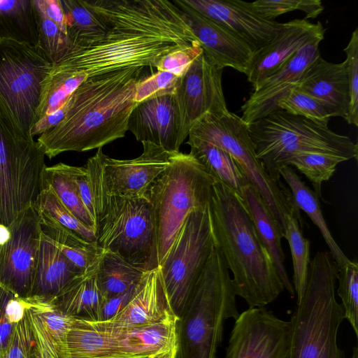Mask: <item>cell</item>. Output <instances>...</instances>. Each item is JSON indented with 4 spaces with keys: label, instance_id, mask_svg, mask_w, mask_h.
<instances>
[{
    "label": "cell",
    "instance_id": "6da1fadb",
    "mask_svg": "<svg viewBox=\"0 0 358 358\" xmlns=\"http://www.w3.org/2000/svg\"><path fill=\"white\" fill-rule=\"evenodd\" d=\"M106 27L103 38L71 48L53 64L93 77L122 69L156 67L167 54L200 45L173 1L83 0Z\"/></svg>",
    "mask_w": 358,
    "mask_h": 358
},
{
    "label": "cell",
    "instance_id": "7a4b0ae2",
    "mask_svg": "<svg viewBox=\"0 0 358 358\" xmlns=\"http://www.w3.org/2000/svg\"><path fill=\"white\" fill-rule=\"evenodd\" d=\"M143 69H122L87 78L71 94L64 119L38 137L45 156L51 159L66 152L99 149L123 138L137 105L136 85Z\"/></svg>",
    "mask_w": 358,
    "mask_h": 358
},
{
    "label": "cell",
    "instance_id": "3957f363",
    "mask_svg": "<svg viewBox=\"0 0 358 358\" xmlns=\"http://www.w3.org/2000/svg\"><path fill=\"white\" fill-rule=\"evenodd\" d=\"M208 208L215 246L233 275L236 296L249 308L275 301L285 287L241 196L214 179Z\"/></svg>",
    "mask_w": 358,
    "mask_h": 358
},
{
    "label": "cell",
    "instance_id": "277c9868",
    "mask_svg": "<svg viewBox=\"0 0 358 358\" xmlns=\"http://www.w3.org/2000/svg\"><path fill=\"white\" fill-rule=\"evenodd\" d=\"M338 272L329 251L310 260L303 296L289 321L288 358H345L337 341L344 320L335 296Z\"/></svg>",
    "mask_w": 358,
    "mask_h": 358
},
{
    "label": "cell",
    "instance_id": "5b68a950",
    "mask_svg": "<svg viewBox=\"0 0 358 358\" xmlns=\"http://www.w3.org/2000/svg\"><path fill=\"white\" fill-rule=\"evenodd\" d=\"M229 271L215 246L177 321L175 358H217L225 322L239 313Z\"/></svg>",
    "mask_w": 358,
    "mask_h": 358
},
{
    "label": "cell",
    "instance_id": "8992f818",
    "mask_svg": "<svg viewBox=\"0 0 358 358\" xmlns=\"http://www.w3.org/2000/svg\"><path fill=\"white\" fill-rule=\"evenodd\" d=\"M90 182L97 246L141 270L158 268L155 221L148 199L108 194L103 174L99 171L92 174Z\"/></svg>",
    "mask_w": 358,
    "mask_h": 358
},
{
    "label": "cell",
    "instance_id": "52a82bcc",
    "mask_svg": "<svg viewBox=\"0 0 358 358\" xmlns=\"http://www.w3.org/2000/svg\"><path fill=\"white\" fill-rule=\"evenodd\" d=\"M257 158L269 176L280 182V169L301 152H317L357 159L358 146L348 136L331 131L328 124L278 110L248 125Z\"/></svg>",
    "mask_w": 358,
    "mask_h": 358
},
{
    "label": "cell",
    "instance_id": "ba28073f",
    "mask_svg": "<svg viewBox=\"0 0 358 358\" xmlns=\"http://www.w3.org/2000/svg\"><path fill=\"white\" fill-rule=\"evenodd\" d=\"M213 181L190 153L172 152L146 195L154 213L159 266L189 214L208 206Z\"/></svg>",
    "mask_w": 358,
    "mask_h": 358
},
{
    "label": "cell",
    "instance_id": "9c48e42d",
    "mask_svg": "<svg viewBox=\"0 0 358 358\" xmlns=\"http://www.w3.org/2000/svg\"><path fill=\"white\" fill-rule=\"evenodd\" d=\"M178 320L123 328L76 317L67 335L68 358H175Z\"/></svg>",
    "mask_w": 358,
    "mask_h": 358
},
{
    "label": "cell",
    "instance_id": "30bf717a",
    "mask_svg": "<svg viewBox=\"0 0 358 358\" xmlns=\"http://www.w3.org/2000/svg\"><path fill=\"white\" fill-rule=\"evenodd\" d=\"M189 136L223 149L236 160L284 234L285 215L294 213L301 217L290 190L282 182L273 180L257 158L249 126L241 117L229 111L217 115L207 114L192 126Z\"/></svg>",
    "mask_w": 358,
    "mask_h": 358
},
{
    "label": "cell",
    "instance_id": "8fae6325",
    "mask_svg": "<svg viewBox=\"0 0 358 358\" xmlns=\"http://www.w3.org/2000/svg\"><path fill=\"white\" fill-rule=\"evenodd\" d=\"M45 155L0 108V222L8 226L31 206L41 189Z\"/></svg>",
    "mask_w": 358,
    "mask_h": 358
},
{
    "label": "cell",
    "instance_id": "7c38bea8",
    "mask_svg": "<svg viewBox=\"0 0 358 358\" xmlns=\"http://www.w3.org/2000/svg\"><path fill=\"white\" fill-rule=\"evenodd\" d=\"M52 66L36 45L2 38L0 107L18 131L29 138H32L30 129L39 104L42 83Z\"/></svg>",
    "mask_w": 358,
    "mask_h": 358
},
{
    "label": "cell",
    "instance_id": "4fadbf2b",
    "mask_svg": "<svg viewBox=\"0 0 358 358\" xmlns=\"http://www.w3.org/2000/svg\"><path fill=\"white\" fill-rule=\"evenodd\" d=\"M214 248L208 206L189 214L159 266L169 299L178 316L188 301Z\"/></svg>",
    "mask_w": 358,
    "mask_h": 358
},
{
    "label": "cell",
    "instance_id": "5bb4252c",
    "mask_svg": "<svg viewBox=\"0 0 358 358\" xmlns=\"http://www.w3.org/2000/svg\"><path fill=\"white\" fill-rule=\"evenodd\" d=\"M8 241L0 248V287L15 297L31 296L41 238L40 218L33 205L8 226Z\"/></svg>",
    "mask_w": 358,
    "mask_h": 358
},
{
    "label": "cell",
    "instance_id": "9a60e30c",
    "mask_svg": "<svg viewBox=\"0 0 358 358\" xmlns=\"http://www.w3.org/2000/svg\"><path fill=\"white\" fill-rule=\"evenodd\" d=\"M222 71L203 52L181 77L174 96L183 141L189 136L192 126L204 115L229 112L222 85Z\"/></svg>",
    "mask_w": 358,
    "mask_h": 358
},
{
    "label": "cell",
    "instance_id": "2e32d148",
    "mask_svg": "<svg viewBox=\"0 0 358 358\" xmlns=\"http://www.w3.org/2000/svg\"><path fill=\"white\" fill-rule=\"evenodd\" d=\"M289 323L264 307L248 308L235 320L224 358H288Z\"/></svg>",
    "mask_w": 358,
    "mask_h": 358
},
{
    "label": "cell",
    "instance_id": "e0dca14e",
    "mask_svg": "<svg viewBox=\"0 0 358 358\" xmlns=\"http://www.w3.org/2000/svg\"><path fill=\"white\" fill-rule=\"evenodd\" d=\"M142 154L132 159L105 155L103 177L108 194L127 199L145 197L154 181L171 163L172 152L150 142H142Z\"/></svg>",
    "mask_w": 358,
    "mask_h": 358
},
{
    "label": "cell",
    "instance_id": "ac0fdd59",
    "mask_svg": "<svg viewBox=\"0 0 358 358\" xmlns=\"http://www.w3.org/2000/svg\"><path fill=\"white\" fill-rule=\"evenodd\" d=\"M190 8L218 22L244 41L253 52L271 41L283 23L267 20L241 0H182Z\"/></svg>",
    "mask_w": 358,
    "mask_h": 358
},
{
    "label": "cell",
    "instance_id": "d6986e66",
    "mask_svg": "<svg viewBox=\"0 0 358 358\" xmlns=\"http://www.w3.org/2000/svg\"><path fill=\"white\" fill-rule=\"evenodd\" d=\"M324 33L320 22L312 23L303 18L283 23L280 32L252 55L245 76L254 90L304 45L318 38L324 39Z\"/></svg>",
    "mask_w": 358,
    "mask_h": 358
},
{
    "label": "cell",
    "instance_id": "ffe728a7",
    "mask_svg": "<svg viewBox=\"0 0 358 358\" xmlns=\"http://www.w3.org/2000/svg\"><path fill=\"white\" fill-rule=\"evenodd\" d=\"M316 39L301 48L276 72L262 81L241 106V119L250 124L278 110V102L296 85L306 69L320 56Z\"/></svg>",
    "mask_w": 358,
    "mask_h": 358
},
{
    "label": "cell",
    "instance_id": "44dd1931",
    "mask_svg": "<svg viewBox=\"0 0 358 358\" xmlns=\"http://www.w3.org/2000/svg\"><path fill=\"white\" fill-rule=\"evenodd\" d=\"M173 1L185 15L208 59L221 69L229 67L245 74L253 54L250 48L233 32L182 0Z\"/></svg>",
    "mask_w": 358,
    "mask_h": 358
},
{
    "label": "cell",
    "instance_id": "7402d4cb",
    "mask_svg": "<svg viewBox=\"0 0 358 358\" xmlns=\"http://www.w3.org/2000/svg\"><path fill=\"white\" fill-rule=\"evenodd\" d=\"M128 131L141 143H152L169 152H179L183 141L174 94L137 103L129 115Z\"/></svg>",
    "mask_w": 358,
    "mask_h": 358
},
{
    "label": "cell",
    "instance_id": "603a6c76",
    "mask_svg": "<svg viewBox=\"0 0 358 358\" xmlns=\"http://www.w3.org/2000/svg\"><path fill=\"white\" fill-rule=\"evenodd\" d=\"M174 317L178 316L173 310L158 267L145 274L120 311L101 322L113 327L131 328Z\"/></svg>",
    "mask_w": 358,
    "mask_h": 358
},
{
    "label": "cell",
    "instance_id": "cb8c5ba5",
    "mask_svg": "<svg viewBox=\"0 0 358 358\" xmlns=\"http://www.w3.org/2000/svg\"><path fill=\"white\" fill-rule=\"evenodd\" d=\"M318 101L330 117H347L349 87L345 60L331 63L320 56L304 71L294 85Z\"/></svg>",
    "mask_w": 358,
    "mask_h": 358
},
{
    "label": "cell",
    "instance_id": "d4e9b609",
    "mask_svg": "<svg viewBox=\"0 0 358 358\" xmlns=\"http://www.w3.org/2000/svg\"><path fill=\"white\" fill-rule=\"evenodd\" d=\"M36 297L26 311L36 358H68L67 335L76 317L63 313L51 300Z\"/></svg>",
    "mask_w": 358,
    "mask_h": 358
},
{
    "label": "cell",
    "instance_id": "484cf974",
    "mask_svg": "<svg viewBox=\"0 0 358 358\" xmlns=\"http://www.w3.org/2000/svg\"><path fill=\"white\" fill-rule=\"evenodd\" d=\"M246 208L262 243L268 252L285 289L292 295L294 289L285 266V255L282 248L284 231L273 217L257 189L248 183L241 191Z\"/></svg>",
    "mask_w": 358,
    "mask_h": 358
},
{
    "label": "cell",
    "instance_id": "4316f807",
    "mask_svg": "<svg viewBox=\"0 0 358 358\" xmlns=\"http://www.w3.org/2000/svg\"><path fill=\"white\" fill-rule=\"evenodd\" d=\"M99 260L76 275L50 299L58 309L74 317L96 321L101 307L106 300L96 277Z\"/></svg>",
    "mask_w": 358,
    "mask_h": 358
},
{
    "label": "cell",
    "instance_id": "83f0119b",
    "mask_svg": "<svg viewBox=\"0 0 358 358\" xmlns=\"http://www.w3.org/2000/svg\"><path fill=\"white\" fill-rule=\"evenodd\" d=\"M41 232L38 257L31 296L50 300L81 273Z\"/></svg>",
    "mask_w": 358,
    "mask_h": 358
},
{
    "label": "cell",
    "instance_id": "f1b7e54d",
    "mask_svg": "<svg viewBox=\"0 0 358 358\" xmlns=\"http://www.w3.org/2000/svg\"><path fill=\"white\" fill-rule=\"evenodd\" d=\"M190 154L213 179L241 196L242 189L250 183L236 160L223 149L203 140L188 136Z\"/></svg>",
    "mask_w": 358,
    "mask_h": 358
},
{
    "label": "cell",
    "instance_id": "f546056e",
    "mask_svg": "<svg viewBox=\"0 0 358 358\" xmlns=\"http://www.w3.org/2000/svg\"><path fill=\"white\" fill-rule=\"evenodd\" d=\"M36 211L42 234L80 271L91 268L100 259L103 250L96 243L85 240L45 213Z\"/></svg>",
    "mask_w": 358,
    "mask_h": 358
},
{
    "label": "cell",
    "instance_id": "4dcf8cb0",
    "mask_svg": "<svg viewBox=\"0 0 358 358\" xmlns=\"http://www.w3.org/2000/svg\"><path fill=\"white\" fill-rule=\"evenodd\" d=\"M279 172L289 186L296 207L305 212L318 228L338 267L350 262V259L344 254L331 235L322 215L317 195L302 181L292 166H284Z\"/></svg>",
    "mask_w": 358,
    "mask_h": 358
},
{
    "label": "cell",
    "instance_id": "1f68e13d",
    "mask_svg": "<svg viewBox=\"0 0 358 358\" xmlns=\"http://www.w3.org/2000/svg\"><path fill=\"white\" fill-rule=\"evenodd\" d=\"M78 166L58 163L45 166L41 178V187L52 188L62 203L85 225L95 229L96 224L80 196L76 181Z\"/></svg>",
    "mask_w": 358,
    "mask_h": 358
},
{
    "label": "cell",
    "instance_id": "d6a6232c",
    "mask_svg": "<svg viewBox=\"0 0 358 358\" xmlns=\"http://www.w3.org/2000/svg\"><path fill=\"white\" fill-rule=\"evenodd\" d=\"M64 13L66 36L71 48H87L100 41L106 27L83 0H60Z\"/></svg>",
    "mask_w": 358,
    "mask_h": 358
},
{
    "label": "cell",
    "instance_id": "836d02e7",
    "mask_svg": "<svg viewBox=\"0 0 358 358\" xmlns=\"http://www.w3.org/2000/svg\"><path fill=\"white\" fill-rule=\"evenodd\" d=\"M87 78L85 75L61 69L52 64L42 83L40 101L31 127L62 107Z\"/></svg>",
    "mask_w": 358,
    "mask_h": 358
},
{
    "label": "cell",
    "instance_id": "e575fe53",
    "mask_svg": "<svg viewBox=\"0 0 358 358\" xmlns=\"http://www.w3.org/2000/svg\"><path fill=\"white\" fill-rule=\"evenodd\" d=\"M147 272L132 266L115 253L103 250L99 262L96 277L107 299L138 284Z\"/></svg>",
    "mask_w": 358,
    "mask_h": 358
},
{
    "label": "cell",
    "instance_id": "d590c367",
    "mask_svg": "<svg viewBox=\"0 0 358 358\" xmlns=\"http://www.w3.org/2000/svg\"><path fill=\"white\" fill-rule=\"evenodd\" d=\"M0 37L36 45L32 0H0Z\"/></svg>",
    "mask_w": 358,
    "mask_h": 358
},
{
    "label": "cell",
    "instance_id": "8d00e7d4",
    "mask_svg": "<svg viewBox=\"0 0 358 358\" xmlns=\"http://www.w3.org/2000/svg\"><path fill=\"white\" fill-rule=\"evenodd\" d=\"M284 238L288 241L293 262V287L296 303L303 297L306 289L310 259V241L301 231L303 220L296 213L285 215Z\"/></svg>",
    "mask_w": 358,
    "mask_h": 358
},
{
    "label": "cell",
    "instance_id": "74e56055",
    "mask_svg": "<svg viewBox=\"0 0 358 358\" xmlns=\"http://www.w3.org/2000/svg\"><path fill=\"white\" fill-rule=\"evenodd\" d=\"M345 161L342 157L327 154L301 152L289 158L285 166H294L303 173L313 185L315 193L322 198V183L333 176L339 163Z\"/></svg>",
    "mask_w": 358,
    "mask_h": 358
},
{
    "label": "cell",
    "instance_id": "f35d334b",
    "mask_svg": "<svg viewBox=\"0 0 358 358\" xmlns=\"http://www.w3.org/2000/svg\"><path fill=\"white\" fill-rule=\"evenodd\" d=\"M38 51L52 64L63 57L71 48L66 36L32 0Z\"/></svg>",
    "mask_w": 358,
    "mask_h": 358
},
{
    "label": "cell",
    "instance_id": "ab89813d",
    "mask_svg": "<svg viewBox=\"0 0 358 358\" xmlns=\"http://www.w3.org/2000/svg\"><path fill=\"white\" fill-rule=\"evenodd\" d=\"M39 211L50 216L62 226L73 231L85 240L96 243V230L83 224L59 199L48 186L42 187L33 204Z\"/></svg>",
    "mask_w": 358,
    "mask_h": 358
},
{
    "label": "cell",
    "instance_id": "60d3db41",
    "mask_svg": "<svg viewBox=\"0 0 358 358\" xmlns=\"http://www.w3.org/2000/svg\"><path fill=\"white\" fill-rule=\"evenodd\" d=\"M337 294L341 298L344 319L350 324L355 336H358V263L350 260L338 267Z\"/></svg>",
    "mask_w": 358,
    "mask_h": 358
},
{
    "label": "cell",
    "instance_id": "b9f144b4",
    "mask_svg": "<svg viewBox=\"0 0 358 358\" xmlns=\"http://www.w3.org/2000/svg\"><path fill=\"white\" fill-rule=\"evenodd\" d=\"M248 5L267 20H274L279 15L296 10L305 13L306 20L315 18L324 10L320 0H257L248 2Z\"/></svg>",
    "mask_w": 358,
    "mask_h": 358
},
{
    "label": "cell",
    "instance_id": "7bdbcfd3",
    "mask_svg": "<svg viewBox=\"0 0 358 358\" xmlns=\"http://www.w3.org/2000/svg\"><path fill=\"white\" fill-rule=\"evenodd\" d=\"M278 110L315 122L328 124L331 117L323 106L315 99L293 86L277 104Z\"/></svg>",
    "mask_w": 358,
    "mask_h": 358
},
{
    "label": "cell",
    "instance_id": "ee69618b",
    "mask_svg": "<svg viewBox=\"0 0 358 358\" xmlns=\"http://www.w3.org/2000/svg\"><path fill=\"white\" fill-rule=\"evenodd\" d=\"M181 77L169 71L156 73L140 78L136 85L135 101L137 103L166 94H174Z\"/></svg>",
    "mask_w": 358,
    "mask_h": 358
},
{
    "label": "cell",
    "instance_id": "f6af8a7d",
    "mask_svg": "<svg viewBox=\"0 0 358 358\" xmlns=\"http://www.w3.org/2000/svg\"><path fill=\"white\" fill-rule=\"evenodd\" d=\"M343 51L346 54L349 108L345 120L350 124L358 126V28L351 34L349 43Z\"/></svg>",
    "mask_w": 358,
    "mask_h": 358
},
{
    "label": "cell",
    "instance_id": "bcb514c9",
    "mask_svg": "<svg viewBox=\"0 0 358 358\" xmlns=\"http://www.w3.org/2000/svg\"><path fill=\"white\" fill-rule=\"evenodd\" d=\"M6 358H36L34 338L26 314L14 324Z\"/></svg>",
    "mask_w": 358,
    "mask_h": 358
},
{
    "label": "cell",
    "instance_id": "7dc6e473",
    "mask_svg": "<svg viewBox=\"0 0 358 358\" xmlns=\"http://www.w3.org/2000/svg\"><path fill=\"white\" fill-rule=\"evenodd\" d=\"M203 52L200 45H195L173 51L158 62L157 71H169L182 77L194 60Z\"/></svg>",
    "mask_w": 358,
    "mask_h": 358
},
{
    "label": "cell",
    "instance_id": "c3c4849f",
    "mask_svg": "<svg viewBox=\"0 0 358 358\" xmlns=\"http://www.w3.org/2000/svg\"><path fill=\"white\" fill-rule=\"evenodd\" d=\"M136 285L119 295L107 299L101 306L95 322H105L113 318L128 303L134 293Z\"/></svg>",
    "mask_w": 358,
    "mask_h": 358
},
{
    "label": "cell",
    "instance_id": "681fc988",
    "mask_svg": "<svg viewBox=\"0 0 358 358\" xmlns=\"http://www.w3.org/2000/svg\"><path fill=\"white\" fill-rule=\"evenodd\" d=\"M36 300L34 296L15 297L11 295L3 309L4 315L10 323L16 324L23 319L27 310L34 304Z\"/></svg>",
    "mask_w": 358,
    "mask_h": 358
},
{
    "label": "cell",
    "instance_id": "f907efd6",
    "mask_svg": "<svg viewBox=\"0 0 358 358\" xmlns=\"http://www.w3.org/2000/svg\"><path fill=\"white\" fill-rule=\"evenodd\" d=\"M69 105L70 98L59 109L45 116L33 125L30 129V136L34 138V136H40L43 133L57 126L64 119L69 108Z\"/></svg>",
    "mask_w": 358,
    "mask_h": 358
},
{
    "label": "cell",
    "instance_id": "816d5d0a",
    "mask_svg": "<svg viewBox=\"0 0 358 358\" xmlns=\"http://www.w3.org/2000/svg\"><path fill=\"white\" fill-rule=\"evenodd\" d=\"M34 1L47 17L52 21L66 35L65 16L60 0Z\"/></svg>",
    "mask_w": 358,
    "mask_h": 358
},
{
    "label": "cell",
    "instance_id": "f5cc1de1",
    "mask_svg": "<svg viewBox=\"0 0 358 358\" xmlns=\"http://www.w3.org/2000/svg\"><path fill=\"white\" fill-rule=\"evenodd\" d=\"M76 181L82 201L91 216L94 220V200L89 185L86 167L78 166L76 175Z\"/></svg>",
    "mask_w": 358,
    "mask_h": 358
},
{
    "label": "cell",
    "instance_id": "db71d44e",
    "mask_svg": "<svg viewBox=\"0 0 358 358\" xmlns=\"http://www.w3.org/2000/svg\"><path fill=\"white\" fill-rule=\"evenodd\" d=\"M13 327L14 324L6 319L3 309L0 308V358H6Z\"/></svg>",
    "mask_w": 358,
    "mask_h": 358
},
{
    "label": "cell",
    "instance_id": "11a10c76",
    "mask_svg": "<svg viewBox=\"0 0 358 358\" xmlns=\"http://www.w3.org/2000/svg\"><path fill=\"white\" fill-rule=\"evenodd\" d=\"M10 238V230L8 227L0 222V248L3 246Z\"/></svg>",
    "mask_w": 358,
    "mask_h": 358
},
{
    "label": "cell",
    "instance_id": "9f6ffc18",
    "mask_svg": "<svg viewBox=\"0 0 358 358\" xmlns=\"http://www.w3.org/2000/svg\"><path fill=\"white\" fill-rule=\"evenodd\" d=\"M350 358H358V348L357 346L352 348V354Z\"/></svg>",
    "mask_w": 358,
    "mask_h": 358
},
{
    "label": "cell",
    "instance_id": "6f0895ef",
    "mask_svg": "<svg viewBox=\"0 0 358 358\" xmlns=\"http://www.w3.org/2000/svg\"><path fill=\"white\" fill-rule=\"evenodd\" d=\"M2 38L0 37V43L1 42Z\"/></svg>",
    "mask_w": 358,
    "mask_h": 358
}]
</instances>
